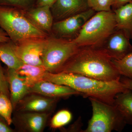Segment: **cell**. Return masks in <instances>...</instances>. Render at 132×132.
Returning <instances> with one entry per match:
<instances>
[{"label": "cell", "mask_w": 132, "mask_h": 132, "mask_svg": "<svg viewBox=\"0 0 132 132\" xmlns=\"http://www.w3.org/2000/svg\"><path fill=\"white\" fill-rule=\"evenodd\" d=\"M60 72L78 74L103 81L120 80L121 78L112 59L93 47H80Z\"/></svg>", "instance_id": "1"}, {"label": "cell", "mask_w": 132, "mask_h": 132, "mask_svg": "<svg viewBox=\"0 0 132 132\" xmlns=\"http://www.w3.org/2000/svg\"><path fill=\"white\" fill-rule=\"evenodd\" d=\"M52 113L13 111L12 123L17 132H42Z\"/></svg>", "instance_id": "9"}, {"label": "cell", "mask_w": 132, "mask_h": 132, "mask_svg": "<svg viewBox=\"0 0 132 132\" xmlns=\"http://www.w3.org/2000/svg\"><path fill=\"white\" fill-rule=\"evenodd\" d=\"M72 119V114L67 109L58 111L50 120V126L52 129H60L70 123Z\"/></svg>", "instance_id": "20"}, {"label": "cell", "mask_w": 132, "mask_h": 132, "mask_svg": "<svg viewBox=\"0 0 132 132\" xmlns=\"http://www.w3.org/2000/svg\"><path fill=\"white\" fill-rule=\"evenodd\" d=\"M60 99L31 92L19 102L14 111L52 113Z\"/></svg>", "instance_id": "11"}, {"label": "cell", "mask_w": 132, "mask_h": 132, "mask_svg": "<svg viewBox=\"0 0 132 132\" xmlns=\"http://www.w3.org/2000/svg\"><path fill=\"white\" fill-rule=\"evenodd\" d=\"M6 74L9 85L10 99L14 111L19 102L30 93L29 87L15 69L7 67Z\"/></svg>", "instance_id": "15"}, {"label": "cell", "mask_w": 132, "mask_h": 132, "mask_svg": "<svg viewBox=\"0 0 132 132\" xmlns=\"http://www.w3.org/2000/svg\"><path fill=\"white\" fill-rule=\"evenodd\" d=\"M43 80L67 86L85 97L94 98L111 105H113L117 94L128 90L120 80L103 81L71 73H54L47 71Z\"/></svg>", "instance_id": "2"}, {"label": "cell", "mask_w": 132, "mask_h": 132, "mask_svg": "<svg viewBox=\"0 0 132 132\" xmlns=\"http://www.w3.org/2000/svg\"><path fill=\"white\" fill-rule=\"evenodd\" d=\"M24 13L34 26L48 35H51L54 21L50 7H35L24 11Z\"/></svg>", "instance_id": "14"}, {"label": "cell", "mask_w": 132, "mask_h": 132, "mask_svg": "<svg viewBox=\"0 0 132 132\" xmlns=\"http://www.w3.org/2000/svg\"><path fill=\"white\" fill-rule=\"evenodd\" d=\"M36 0H0V6L17 8L24 11L35 7Z\"/></svg>", "instance_id": "23"}, {"label": "cell", "mask_w": 132, "mask_h": 132, "mask_svg": "<svg viewBox=\"0 0 132 132\" xmlns=\"http://www.w3.org/2000/svg\"><path fill=\"white\" fill-rule=\"evenodd\" d=\"M16 70L29 88L36 82L43 80L44 76L47 72L43 66L26 64H23Z\"/></svg>", "instance_id": "17"}, {"label": "cell", "mask_w": 132, "mask_h": 132, "mask_svg": "<svg viewBox=\"0 0 132 132\" xmlns=\"http://www.w3.org/2000/svg\"><path fill=\"white\" fill-rule=\"evenodd\" d=\"M116 29V21L113 10L96 12L72 40L80 47H99Z\"/></svg>", "instance_id": "3"}, {"label": "cell", "mask_w": 132, "mask_h": 132, "mask_svg": "<svg viewBox=\"0 0 132 132\" xmlns=\"http://www.w3.org/2000/svg\"><path fill=\"white\" fill-rule=\"evenodd\" d=\"M10 40L7 34L2 28H0V42H6Z\"/></svg>", "instance_id": "31"}, {"label": "cell", "mask_w": 132, "mask_h": 132, "mask_svg": "<svg viewBox=\"0 0 132 132\" xmlns=\"http://www.w3.org/2000/svg\"><path fill=\"white\" fill-rule=\"evenodd\" d=\"M81 124L80 119H79L77 121H76L74 125H72L68 129H66V130H64L63 131L82 132V130L81 128L82 125H80Z\"/></svg>", "instance_id": "27"}, {"label": "cell", "mask_w": 132, "mask_h": 132, "mask_svg": "<svg viewBox=\"0 0 132 132\" xmlns=\"http://www.w3.org/2000/svg\"><path fill=\"white\" fill-rule=\"evenodd\" d=\"M30 93H36L50 98H68L73 95H81L79 93L64 85L42 80L34 84L29 88Z\"/></svg>", "instance_id": "13"}, {"label": "cell", "mask_w": 132, "mask_h": 132, "mask_svg": "<svg viewBox=\"0 0 132 132\" xmlns=\"http://www.w3.org/2000/svg\"><path fill=\"white\" fill-rule=\"evenodd\" d=\"M15 43L10 40L0 42V60L9 68L17 70L24 64L15 52Z\"/></svg>", "instance_id": "18"}, {"label": "cell", "mask_w": 132, "mask_h": 132, "mask_svg": "<svg viewBox=\"0 0 132 132\" xmlns=\"http://www.w3.org/2000/svg\"><path fill=\"white\" fill-rule=\"evenodd\" d=\"M115 15L116 29L123 31L132 39V2L113 10Z\"/></svg>", "instance_id": "16"}, {"label": "cell", "mask_w": 132, "mask_h": 132, "mask_svg": "<svg viewBox=\"0 0 132 132\" xmlns=\"http://www.w3.org/2000/svg\"><path fill=\"white\" fill-rule=\"evenodd\" d=\"M13 112V108L10 98L3 93H0V115L10 126L12 124Z\"/></svg>", "instance_id": "22"}, {"label": "cell", "mask_w": 132, "mask_h": 132, "mask_svg": "<svg viewBox=\"0 0 132 132\" xmlns=\"http://www.w3.org/2000/svg\"><path fill=\"white\" fill-rule=\"evenodd\" d=\"M112 60L121 76L132 79V52L121 60Z\"/></svg>", "instance_id": "21"}, {"label": "cell", "mask_w": 132, "mask_h": 132, "mask_svg": "<svg viewBox=\"0 0 132 132\" xmlns=\"http://www.w3.org/2000/svg\"><path fill=\"white\" fill-rule=\"evenodd\" d=\"M113 0H87L89 7L96 12L112 11Z\"/></svg>", "instance_id": "24"}, {"label": "cell", "mask_w": 132, "mask_h": 132, "mask_svg": "<svg viewBox=\"0 0 132 132\" xmlns=\"http://www.w3.org/2000/svg\"><path fill=\"white\" fill-rule=\"evenodd\" d=\"M48 37L29 38L19 41L15 43L16 55L24 64L43 66L41 57Z\"/></svg>", "instance_id": "8"}, {"label": "cell", "mask_w": 132, "mask_h": 132, "mask_svg": "<svg viewBox=\"0 0 132 132\" xmlns=\"http://www.w3.org/2000/svg\"><path fill=\"white\" fill-rule=\"evenodd\" d=\"M0 28L15 43L32 38H47L49 35L34 26L24 11L14 7L0 6Z\"/></svg>", "instance_id": "4"}, {"label": "cell", "mask_w": 132, "mask_h": 132, "mask_svg": "<svg viewBox=\"0 0 132 132\" xmlns=\"http://www.w3.org/2000/svg\"><path fill=\"white\" fill-rule=\"evenodd\" d=\"M0 60V93L6 95L10 98L9 85L8 82L6 68L3 67Z\"/></svg>", "instance_id": "25"}, {"label": "cell", "mask_w": 132, "mask_h": 132, "mask_svg": "<svg viewBox=\"0 0 132 132\" xmlns=\"http://www.w3.org/2000/svg\"><path fill=\"white\" fill-rule=\"evenodd\" d=\"M113 105L120 112L127 125H132V90H128L117 94Z\"/></svg>", "instance_id": "19"}, {"label": "cell", "mask_w": 132, "mask_h": 132, "mask_svg": "<svg viewBox=\"0 0 132 132\" xmlns=\"http://www.w3.org/2000/svg\"><path fill=\"white\" fill-rule=\"evenodd\" d=\"M87 0H57L51 7L54 21L73 16L90 9Z\"/></svg>", "instance_id": "12"}, {"label": "cell", "mask_w": 132, "mask_h": 132, "mask_svg": "<svg viewBox=\"0 0 132 132\" xmlns=\"http://www.w3.org/2000/svg\"><path fill=\"white\" fill-rule=\"evenodd\" d=\"M93 114L87 128L82 132H121L127 125L114 105L107 104L94 98H88Z\"/></svg>", "instance_id": "5"}, {"label": "cell", "mask_w": 132, "mask_h": 132, "mask_svg": "<svg viewBox=\"0 0 132 132\" xmlns=\"http://www.w3.org/2000/svg\"><path fill=\"white\" fill-rule=\"evenodd\" d=\"M57 1V0H36L35 7L48 6L50 7Z\"/></svg>", "instance_id": "29"}, {"label": "cell", "mask_w": 132, "mask_h": 132, "mask_svg": "<svg viewBox=\"0 0 132 132\" xmlns=\"http://www.w3.org/2000/svg\"><path fill=\"white\" fill-rule=\"evenodd\" d=\"M120 80L127 89L132 91V79L123 76L121 78Z\"/></svg>", "instance_id": "30"}, {"label": "cell", "mask_w": 132, "mask_h": 132, "mask_svg": "<svg viewBox=\"0 0 132 132\" xmlns=\"http://www.w3.org/2000/svg\"><path fill=\"white\" fill-rule=\"evenodd\" d=\"M95 13L94 10L90 9L73 16L54 22L51 35L58 38L73 40L78 36L86 22Z\"/></svg>", "instance_id": "7"}, {"label": "cell", "mask_w": 132, "mask_h": 132, "mask_svg": "<svg viewBox=\"0 0 132 132\" xmlns=\"http://www.w3.org/2000/svg\"><path fill=\"white\" fill-rule=\"evenodd\" d=\"M131 2L132 0H113L112 7V10H115L126 4Z\"/></svg>", "instance_id": "28"}, {"label": "cell", "mask_w": 132, "mask_h": 132, "mask_svg": "<svg viewBox=\"0 0 132 132\" xmlns=\"http://www.w3.org/2000/svg\"><path fill=\"white\" fill-rule=\"evenodd\" d=\"M0 132H15L14 129L10 127L5 119L0 115Z\"/></svg>", "instance_id": "26"}, {"label": "cell", "mask_w": 132, "mask_h": 132, "mask_svg": "<svg viewBox=\"0 0 132 132\" xmlns=\"http://www.w3.org/2000/svg\"><path fill=\"white\" fill-rule=\"evenodd\" d=\"M80 47L72 40L49 36L41 57L43 67L49 72H60Z\"/></svg>", "instance_id": "6"}, {"label": "cell", "mask_w": 132, "mask_h": 132, "mask_svg": "<svg viewBox=\"0 0 132 132\" xmlns=\"http://www.w3.org/2000/svg\"><path fill=\"white\" fill-rule=\"evenodd\" d=\"M130 38L123 31L116 29L98 47L112 60H121L132 52Z\"/></svg>", "instance_id": "10"}]
</instances>
